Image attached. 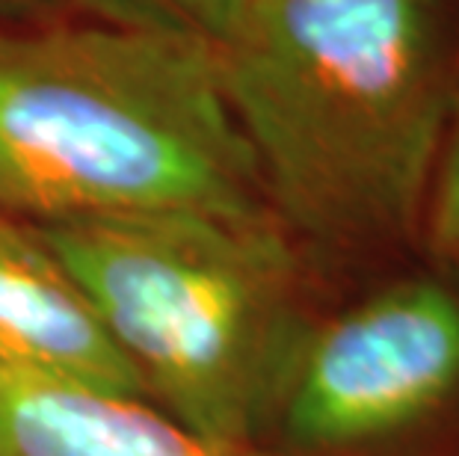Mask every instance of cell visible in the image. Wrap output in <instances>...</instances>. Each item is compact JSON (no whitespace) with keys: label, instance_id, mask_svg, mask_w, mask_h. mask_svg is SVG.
Segmentation results:
<instances>
[{"label":"cell","instance_id":"6","mask_svg":"<svg viewBox=\"0 0 459 456\" xmlns=\"http://www.w3.org/2000/svg\"><path fill=\"white\" fill-rule=\"evenodd\" d=\"M0 456H255L190 433L143 397L0 374Z\"/></svg>","mask_w":459,"mask_h":456},{"label":"cell","instance_id":"3","mask_svg":"<svg viewBox=\"0 0 459 456\" xmlns=\"http://www.w3.org/2000/svg\"><path fill=\"white\" fill-rule=\"evenodd\" d=\"M33 228L90 297L149 403L213 444L255 451L315 323L306 255L281 222L166 208Z\"/></svg>","mask_w":459,"mask_h":456},{"label":"cell","instance_id":"2","mask_svg":"<svg viewBox=\"0 0 459 456\" xmlns=\"http://www.w3.org/2000/svg\"><path fill=\"white\" fill-rule=\"evenodd\" d=\"M273 213L217 47L104 22L0 27V211L30 226Z\"/></svg>","mask_w":459,"mask_h":456},{"label":"cell","instance_id":"4","mask_svg":"<svg viewBox=\"0 0 459 456\" xmlns=\"http://www.w3.org/2000/svg\"><path fill=\"white\" fill-rule=\"evenodd\" d=\"M456 406L459 285L409 273L308 326L273 430L297 453L341 456L421 433Z\"/></svg>","mask_w":459,"mask_h":456},{"label":"cell","instance_id":"8","mask_svg":"<svg viewBox=\"0 0 459 456\" xmlns=\"http://www.w3.org/2000/svg\"><path fill=\"white\" fill-rule=\"evenodd\" d=\"M421 246L433 258L436 273L459 285V95L429 184Z\"/></svg>","mask_w":459,"mask_h":456},{"label":"cell","instance_id":"1","mask_svg":"<svg viewBox=\"0 0 459 456\" xmlns=\"http://www.w3.org/2000/svg\"><path fill=\"white\" fill-rule=\"evenodd\" d=\"M217 54L264 199L302 255L421 246L459 95V0H258Z\"/></svg>","mask_w":459,"mask_h":456},{"label":"cell","instance_id":"7","mask_svg":"<svg viewBox=\"0 0 459 456\" xmlns=\"http://www.w3.org/2000/svg\"><path fill=\"white\" fill-rule=\"evenodd\" d=\"M90 22L202 39L222 47L240 33L258 0H68Z\"/></svg>","mask_w":459,"mask_h":456},{"label":"cell","instance_id":"5","mask_svg":"<svg viewBox=\"0 0 459 456\" xmlns=\"http://www.w3.org/2000/svg\"><path fill=\"white\" fill-rule=\"evenodd\" d=\"M0 374L145 397L90 297L24 219L0 211Z\"/></svg>","mask_w":459,"mask_h":456},{"label":"cell","instance_id":"9","mask_svg":"<svg viewBox=\"0 0 459 456\" xmlns=\"http://www.w3.org/2000/svg\"><path fill=\"white\" fill-rule=\"evenodd\" d=\"M51 0H0V27L45 22Z\"/></svg>","mask_w":459,"mask_h":456}]
</instances>
